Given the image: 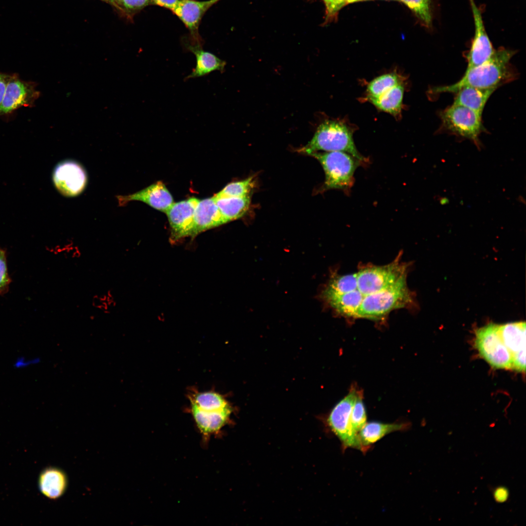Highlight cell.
<instances>
[{
	"mask_svg": "<svg viewBox=\"0 0 526 526\" xmlns=\"http://www.w3.org/2000/svg\"><path fill=\"white\" fill-rule=\"evenodd\" d=\"M515 54L513 50L500 48L487 61L467 69L464 76L457 82L448 86L434 87L432 89V92L456 93L465 87L497 88L516 77V74L510 63Z\"/></svg>",
	"mask_w": 526,
	"mask_h": 526,
	"instance_id": "obj_1",
	"label": "cell"
},
{
	"mask_svg": "<svg viewBox=\"0 0 526 526\" xmlns=\"http://www.w3.org/2000/svg\"><path fill=\"white\" fill-rule=\"evenodd\" d=\"M353 133L352 129L343 121L327 120L319 125L312 139L298 151L307 155L319 151H343L366 165L369 160L357 150Z\"/></svg>",
	"mask_w": 526,
	"mask_h": 526,
	"instance_id": "obj_2",
	"label": "cell"
},
{
	"mask_svg": "<svg viewBox=\"0 0 526 526\" xmlns=\"http://www.w3.org/2000/svg\"><path fill=\"white\" fill-rule=\"evenodd\" d=\"M321 164L325 173L324 190L339 189L350 194L355 183L357 168L364 164L352 155L343 151L316 152L310 154Z\"/></svg>",
	"mask_w": 526,
	"mask_h": 526,
	"instance_id": "obj_3",
	"label": "cell"
},
{
	"mask_svg": "<svg viewBox=\"0 0 526 526\" xmlns=\"http://www.w3.org/2000/svg\"><path fill=\"white\" fill-rule=\"evenodd\" d=\"M413 300L406 279H404L388 288L365 296L356 318L381 319L394 310L413 304Z\"/></svg>",
	"mask_w": 526,
	"mask_h": 526,
	"instance_id": "obj_4",
	"label": "cell"
},
{
	"mask_svg": "<svg viewBox=\"0 0 526 526\" xmlns=\"http://www.w3.org/2000/svg\"><path fill=\"white\" fill-rule=\"evenodd\" d=\"M408 266L397 258L386 265L362 268L357 273V289L364 297L388 288L406 279Z\"/></svg>",
	"mask_w": 526,
	"mask_h": 526,
	"instance_id": "obj_5",
	"label": "cell"
},
{
	"mask_svg": "<svg viewBox=\"0 0 526 526\" xmlns=\"http://www.w3.org/2000/svg\"><path fill=\"white\" fill-rule=\"evenodd\" d=\"M443 130L472 141L480 148L479 136L484 130L482 116L466 107L452 104L440 113Z\"/></svg>",
	"mask_w": 526,
	"mask_h": 526,
	"instance_id": "obj_6",
	"label": "cell"
},
{
	"mask_svg": "<svg viewBox=\"0 0 526 526\" xmlns=\"http://www.w3.org/2000/svg\"><path fill=\"white\" fill-rule=\"evenodd\" d=\"M475 344L480 356L496 369L512 368V354L503 343L499 324L489 323L475 330Z\"/></svg>",
	"mask_w": 526,
	"mask_h": 526,
	"instance_id": "obj_7",
	"label": "cell"
},
{
	"mask_svg": "<svg viewBox=\"0 0 526 526\" xmlns=\"http://www.w3.org/2000/svg\"><path fill=\"white\" fill-rule=\"evenodd\" d=\"M35 82L21 79L18 74L10 75L0 107V116L12 113L22 107H32L40 93Z\"/></svg>",
	"mask_w": 526,
	"mask_h": 526,
	"instance_id": "obj_8",
	"label": "cell"
},
{
	"mask_svg": "<svg viewBox=\"0 0 526 526\" xmlns=\"http://www.w3.org/2000/svg\"><path fill=\"white\" fill-rule=\"evenodd\" d=\"M55 187L66 197H75L85 189L88 181L87 173L77 162L68 160L59 163L52 175Z\"/></svg>",
	"mask_w": 526,
	"mask_h": 526,
	"instance_id": "obj_9",
	"label": "cell"
},
{
	"mask_svg": "<svg viewBox=\"0 0 526 526\" xmlns=\"http://www.w3.org/2000/svg\"><path fill=\"white\" fill-rule=\"evenodd\" d=\"M190 405L191 413L198 428L206 435L217 432L225 424L232 411L231 406L226 401Z\"/></svg>",
	"mask_w": 526,
	"mask_h": 526,
	"instance_id": "obj_10",
	"label": "cell"
},
{
	"mask_svg": "<svg viewBox=\"0 0 526 526\" xmlns=\"http://www.w3.org/2000/svg\"><path fill=\"white\" fill-rule=\"evenodd\" d=\"M470 1L474 19L475 32L470 48L467 55V69L487 61L496 51L486 32L480 8L474 0H470Z\"/></svg>",
	"mask_w": 526,
	"mask_h": 526,
	"instance_id": "obj_11",
	"label": "cell"
},
{
	"mask_svg": "<svg viewBox=\"0 0 526 526\" xmlns=\"http://www.w3.org/2000/svg\"><path fill=\"white\" fill-rule=\"evenodd\" d=\"M199 201L197 198H190L173 203L165 212L170 225L172 242L190 236L194 211Z\"/></svg>",
	"mask_w": 526,
	"mask_h": 526,
	"instance_id": "obj_12",
	"label": "cell"
},
{
	"mask_svg": "<svg viewBox=\"0 0 526 526\" xmlns=\"http://www.w3.org/2000/svg\"><path fill=\"white\" fill-rule=\"evenodd\" d=\"M358 394L353 390L333 409L327 419L332 431L341 441L344 449L350 448V420Z\"/></svg>",
	"mask_w": 526,
	"mask_h": 526,
	"instance_id": "obj_13",
	"label": "cell"
},
{
	"mask_svg": "<svg viewBox=\"0 0 526 526\" xmlns=\"http://www.w3.org/2000/svg\"><path fill=\"white\" fill-rule=\"evenodd\" d=\"M116 198L121 207L132 201H139L164 213L174 203L171 194L164 184L160 181L135 193L117 195Z\"/></svg>",
	"mask_w": 526,
	"mask_h": 526,
	"instance_id": "obj_14",
	"label": "cell"
},
{
	"mask_svg": "<svg viewBox=\"0 0 526 526\" xmlns=\"http://www.w3.org/2000/svg\"><path fill=\"white\" fill-rule=\"evenodd\" d=\"M214 4L212 0H181L171 10L189 30L193 41H200L198 27L205 13Z\"/></svg>",
	"mask_w": 526,
	"mask_h": 526,
	"instance_id": "obj_15",
	"label": "cell"
},
{
	"mask_svg": "<svg viewBox=\"0 0 526 526\" xmlns=\"http://www.w3.org/2000/svg\"><path fill=\"white\" fill-rule=\"evenodd\" d=\"M225 224L213 197L199 200L195 209L190 236Z\"/></svg>",
	"mask_w": 526,
	"mask_h": 526,
	"instance_id": "obj_16",
	"label": "cell"
},
{
	"mask_svg": "<svg viewBox=\"0 0 526 526\" xmlns=\"http://www.w3.org/2000/svg\"><path fill=\"white\" fill-rule=\"evenodd\" d=\"M186 45L187 49L194 54L196 64L195 68L186 79L196 78L208 75L215 71H224L226 62L214 54L204 50L200 41Z\"/></svg>",
	"mask_w": 526,
	"mask_h": 526,
	"instance_id": "obj_17",
	"label": "cell"
},
{
	"mask_svg": "<svg viewBox=\"0 0 526 526\" xmlns=\"http://www.w3.org/2000/svg\"><path fill=\"white\" fill-rule=\"evenodd\" d=\"M67 478L60 469L55 467L44 469L39 474L38 487L40 492L46 498L55 500L66 491Z\"/></svg>",
	"mask_w": 526,
	"mask_h": 526,
	"instance_id": "obj_18",
	"label": "cell"
},
{
	"mask_svg": "<svg viewBox=\"0 0 526 526\" xmlns=\"http://www.w3.org/2000/svg\"><path fill=\"white\" fill-rule=\"evenodd\" d=\"M406 423H383L379 422L366 423L358 433L361 451L366 452L370 446L391 432L405 430Z\"/></svg>",
	"mask_w": 526,
	"mask_h": 526,
	"instance_id": "obj_19",
	"label": "cell"
},
{
	"mask_svg": "<svg viewBox=\"0 0 526 526\" xmlns=\"http://www.w3.org/2000/svg\"><path fill=\"white\" fill-rule=\"evenodd\" d=\"M496 89V88L463 87L456 93L453 104L466 107L482 116L487 101Z\"/></svg>",
	"mask_w": 526,
	"mask_h": 526,
	"instance_id": "obj_20",
	"label": "cell"
},
{
	"mask_svg": "<svg viewBox=\"0 0 526 526\" xmlns=\"http://www.w3.org/2000/svg\"><path fill=\"white\" fill-rule=\"evenodd\" d=\"M502 340L512 355L526 349V322L517 321L499 324Z\"/></svg>",
	"mask_w": 526,
	"mask_h": 526,
	"instance_id": "obj_21",
	"label": "cell"
},
{
	"mask_svg": "<svg viewBox=\"0 0 526 526\" xmlns=\"http://www.w3.org/2000/svg\"><path fill=\"white\" fill-rule=\"evenodd\" d=\"M225 223L238 219L248 211L250 195L235 197H213Z\"/></svg>",
	"mask_w": 526,
	"mask_h": 526,
	"instance_id": "obj_22",
	"label": "cell"
},
{
	"mask_svg": "<svg viewBox=\"0 0 526 526\" xmlns=\"http://www.w3.org/2000/svg\"><path fill=\"white\" fill-rule=\"evenodd\" d=\"M364 297L357 289L323 300L336 312L347 317H356Z\"/></svg>",
	"mask_w": 526,
	"mask_h": 526,
	"instance_id": "obj_23",
	"label": "cell"
},
{
	"mask_svg": "<svg viewBox=\"0 0 526 526\" xmlns=\"http://www.w3.org/2000/svg\"><path fill=\"white\" fill-rule=\"evenodd\" d=\"M404 93V86L402 83L378 97L368 99L379 110L398 117L402 111Z\"/></svg>",
	"mask_w": 526,
	"mask_h": 526,
	"instance_id": "obj_24",
	"label": "cell"
},
{
	"mask_svg": "<svg viewBox=\"0 0 526 526\" xmlns=\"http://www.w3.org/2000/svg\"><path fill=\"white\" fill-rule=\"evenodd\" d=\"M357 289V273L340 275L334 273L321 293L323 300Z\"/></svg>",
	"mask_w": 526,
	"mask_h": 526,
	"instance_id": "obj_25",
	"label": "cell"
},
{
	"mask_svg": "<svg viewBox=\"0 0 526 526\" xmlns=\"http://www.w3.org/2000/svg\"><path fill=\"white\" fill-rule=\"evenodd\" d=\"M366 423L365 407L361 396L357 397L353 405L350 420V448L361 450L358 433Z\"/></svg>",
	"mask_w": 526,
	"mask_h": 526,
	"instance_id": "obj_26",
	"label": "cell"
},
{
	"mask_svg": "<svg viewBox=\"0 0 526 526\" xmlns=\"http://www.w3.org/2000/svg\"><path fill=\"white\" fill-rule=\"evenodd\" d=\"M402 83L400 76L394 73L380 75L367 85V98L378 97L394 86Z\"/></svg>",
	"mask_w": 526,
	"mask_h": 526,
	"instance_id": "obj_27",
	"label": "cell"
},
{
	"mask_svg": "<svg viewBox=\"0 0 526 526\" xmlns=\"http://www.w3.org/2000/svg\"><path fill=\"white\" fill-rule=\"evenodd\" d=\"M255 185L253 176L228 184L214 196L217 197H235L250 195Z\"/></svg>",
	"mask_w": 526,
	"mask_h": 526,
	"instance_id": "obj_28",
	"label": "cell"
},
{
	"mask_svg": "<svg viewBox=\"0 0 526 526\" xmlns=\"http://www.w3.org/2000/svg\"><path fill=\"white\" fill-rule=\"evenodd\" d=\"M415 15L427 28L432 25L431 0H399Z\"/></svg>",
	"mask_w": 526,
	"mask_h": 526,
	"instance_id": "obj_29",
	"label": "cell"
},
{
	"mask_svg": "<svg viewBox=\"0 0 526 526\" xmlns=\"http://www.w3.org/2000/svg\"><path fill=\"white\" fill-rule=\"evenodd\" d=\"M11 281L8 272L6 252L0 248V295L8 291Z\"/></svg>",
	"mask_w": 526,
	"mask_h": 526,
	"instance_id": "obj_30",
	"label": "cell"
},
{
	"mask_svg": "<svg viewBox=\"0 0 526 526\" xmlns=\"http://www.w3.org/2000/svg\"><path fill=\"white\" fill-rule=\"evenodd\" d=\"M150 0H123L122 10L129 13H134L150 4Z\"/></svg>",
	"mask_w": 526,
	"mask_h": 526,
	"instance_id": "obj_31",
	"label": "cell"
},
{
	"mask_svg": "<svg viewBox=\"0 0 526 526\" xmlns=\"http://www.w3.org/2000/svg\"><path fill=\"white\" fill-rule=\"evenodd\" d=\"M40 362V358L39 357H28L23 356H20L15 358L13 363V366L16 369L21 370L32 366L36 365Z\"/></svg>",
	"mask_w": 526,
	"mask_h": 526,
	"instance_id": "obj_32",
	"label": "cell"
},
{
	"mask_svg": "<svg viewBox=\"0 0 526 526\" xmlns=\"http://www.w3.org/2000/svg\"><path fill=\"white\" fill-rule=\"evenodd\" d=\"M345 5L344 0H332L331 5L328 11L325 12L323 24H326L335 19L338 11Z\"/></svg>",
	"mask_w": 526,
	"mask_h": 526,
	"instance_id": "obj_33",
	"label": "cell"
},
{
	"mask_svg": "<svg viewBox=\"0 0 526 526\" xmlns=\"http://www.w3.org/2000/svg\"><path fill=\"white\" fill-rule=\"evenodd\" d=\"M512 369L521 372L526 370V349L512 356Z\"/></svg>",
	"mask_w": 526,
	"mask_h": 526,
	"instance_id": "obj_34",
	"label": "cell"
},
{
	"mask_svg": "<svg viewBox=\"0 0 526 526\" xmlns=\"http://www.w3.org/2000/svg\"><path fill=\"white\" fill-rule=\"evenodd\" d=\"M92 305L94 307L101 310L104 313L110 312L109 309L110 307L107 302L106 294L101 295H94L92 299Z\"/></svg>",
	"mask_w": 526,
	"mask_h": 526,
	"instance_id": "obj_35",
	"label": "cell"
},
{
	"mask_svg": "<svg viewBox=\"0 0 526 526\" xmlns=\"http://www.w3.org/2000/svg\"><path fill=\"white\" fill-rule=\"evenodd\" d=\"M508 494L507 488L503 487L497 488L493 492L494 499L498 503L506 502L507 500Z\"/></svg>",
	"mask_w": 526,
	"mask_h": 526,
	"instance_id": "obj_36",
	"label": "cell"
},
{
	"mask_svg": "<svg viewBox=\"0 0 526 526\" xmlns=\"http://www.w3.org/2000/svg\"><path fill=\"white\" fill-rule=\"evenodd\" d=\"M181 0H150V3L172 10Z\"/></svg>",
	"mask_w": 526,
	"mask_h": 526,
	"instance_id": "obj_37",
	"label": "cell"
},
{
	"mask_svg": "<svg viewBox=\"0 0 526 526\" xmlns=\"http://www.w3.org/2000/svg\"><path fill=\"white\" fill-rule=\"evenodd\" d=\"M9 78L10 75L0 72V107L4 96Z\"/></svg>",
	"mask_w": 526,
	"mask_h": 526,
	"instance_id": "obj_38",
	"label": "cell"
},
{
	"mask_svg": "<svg viewBox=\"0 0 526 526\" xmlns=\"http://www.w3.org/2000/svg\"><path fill=\"white\" fill-rule=\"evenodd\" d=\"M107 302L110 307H114L116 305V302L112 291L109 290L106 293Z\"/></svg>",
	"mask_w": 526,
	"mask_h": 526,
	"instance_id": "obj_39",
	"label": "cell"
},
{
	"mask_svg": "<svg viewBox=\"0 0 526 526\" xmlns=\"http://www.w3.org/2000/svg\"><path fill=\"white\" fill-rule=\"evenodd\" d=\"M81 256V252L77 246H75V248L71 254V257L73 258H78Z\"/></svg>",
	"mask_w": 526,
	"mask_h": 526,
	"instance_id": "obj_40",
	"label": "cell"
},
{
	"mask_svg": "<svg viewBox=\"0 0 526 526\" xmlns=\"http://www.w3.org/2000/svg\"><path fill=\"white\" fill-rule=\"evenodd\" d=\"M322 0L323 2V3L325 5V12H326L328 10V9L330 8V6L331 5L332 2V0Z\"/></svg>",
	"mask_w": 526,
	"mask_h": 526,
	"instance_id": "obj_41",
	"label": "cell"
},
{
	"mask_svg": "<svg viewBox=\"0 0 526 526\" xmlns=\"http://www.w3.org/2000/svg\"><path fill=\"white\" fill-rule=\"evenodd\" d=\"M113 0V4L114 6H115L116 7H118V8H120L121 9V6H122V3L123 0Z\"/></svg>",
	"mask_w": 526,
	"mask_h": 526,
	"instance_id": "obj_42",
	"label": "cell"
},
{
	"mask_svg": "<svg viewBox=\"0 0 526 526\" xmlns=\"http://www.w3.org/2000/svg\"><path fill=\"white\" fill-rule=\"evenodd\" d=\"M356 0H344L345 5L356 2Z\"/></svg>",
	"mask_w": 526,
	"mask_h": 526,
	"instance_id": "obj_43",
	"label": "cell"
},
{
	"mask_svg": "<svg viewBox=\"0 0 526 526\" xmlns=\"http://www.w3.org/2000/svg\"><path fill=\"white\" fill-rule=\"evenodd\" d=\"M105 0L106 1H108L109 2H110V3H112V4H113V0Z\"/></svg>",
	"mask_w": 526,
	"mask_h": 526,
	"instance_id": "obj_44",
	"label": "cell"
},
{
	"mask_svg": "<svg viewBox=\"0 0 526 526\" xmlns=\"http://www.w3.org/2000/svg\"><path fill=\"white\" fill-rule=\"evenodd\" d=\"M219 0H212V2H213L214 4L216 2H217V1H219Z\"/></svg>",
	"mask_w": 526,
	"mask_h": 526,
	"instance_id": "obj_45",
	"label": "cell"
},
{
	"mask_svg": "<svg viewBox=\"0 0 526 526\" xmlns=\"http://www.w3.org/2000/svg\"><path fill=\"white\" fill-rule=\"evenodd\" d=\"M363 0H356V2H357V1H363Z\"/></svg>",
	"mask_w": 526,
	"mask_h": 526,
	"instance_id": "obj_46",
	"label": "cell"
},
{
	"mask_svg": "<svg viewBox=\"0 0 526 526\" xmlns=\"http://www.w3.org/2000/svg\"></svg>",
	"mask_w": 526,
	"mask_h": 526,
	"instance_id": "obj_47",
	"label": "cell"
}]
</instances>
